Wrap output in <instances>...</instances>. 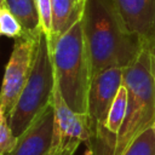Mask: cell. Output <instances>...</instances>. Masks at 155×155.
Returning a JSON list of instances; mask_svg holds the SVG:
<instances>
[{
    "instance_id": "6da1fadb",
    "label": "cell",
    "mask_w": 155,
    "mask_h": 155,
    "mask_svg": "<svg viewBox=\"0 0 155 155\" xmlns=\"http://www.w3.org/2000/svg\"><path fill=\"white\" fill-rule=\"evenodd\" d=\"M82 25L92 76L114 67L126 68L142 51V44L125 25L111 0H86Z\"/></svg>"
},
{
    "instance_id": "7a4b0ae2",
    "label": "cell",
    "mask_w": 155,
    "mask_h": 155,
    "mask_svg": "<svg viewBox=\"0 0 155 155\" xmlns=\"http://www.w3.org/2000/svg\"><path fill=\"white\" fill-rule=\"evenodd\" d=\"M127 88V113L115 137L113 155H124L127 148L155 122V50L143 46L132 64L124 69Z\"/></svg>"
},
{
    "instance_id": "3957f363",
    "label": "cell",
    "mask_w": 155,
    "mask_h": 155,
    "mask_svg": "<svg viewBox=\"0 0 155 155\" xmlns=\"http://www.w3.org/2000/svg\"><path fill=\"white\" fill-rule=\"evenodd\" d=\"M48 45L52 53L56 85L64 101L74 111L87 113L92 65L82 18Z\"/></svg>"
},
{
    "instance_id": "277c9868",
    "label": "cell",
    "mask_w": 155,
    "mask_h": 155,
    "mask_svg": "<svg viewBox=\"0 0 155 155\" xmlns=\"http://www.w3.org/2000/svg\"><path fill=\"white\" fill-rule=\"evenodd\" d=\"M54 86L52 53L47 36L41 31L29 79L13 109L7 115V122L16 137L21 136L33 120L52 103Z\"/></svg>"
},
{
    "instance_id": "5b68a950",
    "label": "cell",
    "mask_w": 155,
    "mask_h": 155,
    "mask_svg": "<svg viewBox=\"0 0 155 155\" xmlns=\"http://www.w3.org/2000/svg\"><path fill=\"white\" fill-rule=\"evenodd\" d=\"M41 31L39 34L24 31L23 35L15 39L0 88V108L6 116L13 109L29 79Z\"/></svg>"
},
{
    "instance_id": "8992f818",
    "label": "cell",
    "mask_w": 155,
    "mask_h": 155,
    "mask_svg": "<svg viewBox=\"0 0 155 155\" xmlns=\"http://www.w3.org/2000/svg\"><path fill=\"white\" fill-rule=\"evenodd\" d=\"M52 104L54 111L52 147H64L71 142L85 143L87 147L92 138L87 113L74 111L64 101L57 85L54 86Z\"/></svg>"
},
{
    "instance_id": "52a82bcc",
    "label": "cell",
    "mask_w": 155,
    "mask_h": 155,
    "mask_svg": "<svg viewBox=\"0 0 155 155\" xmlns=\"http://www.w3.org/2000/svg\"><path fill=\"white\" fill-rule=\"evenodd\" d=\"M126 28L142 46L155 50V0H111Z\"/></svg>"
},
{
    "instance_id": "ba28073f",
    "label": "cell",
    "mask_w": 155,
    "mask_h": 155,
    "mask_svg": "<svg viewBox=\"0 0 155 155\" xmlns=\"http://www.w3.org/2000/svg\"><path fill=\"white\" fill-rule=\"evenodd\" d=\"M54 128L53 104L50 103L17 137L15 149L6 155H46L52 148Z\"/></svg>"
},
{
    "instance_id": "9c48e42d",
    "label": "cell",
    "mask_w": 155,
    "mask_h": 155,
    "mask_svg": "<svg viewBox=\"0 0 155 155\" xmlns=\"http://www.w3.org/2000/svg\"><path fill=\"white\" fill-rule=\"evenodd\" d=\"M85 4L84 0H52V33L47 39L50 44L82 18Z\"/></svg>"
},
{
    "instance_id": "30bf717a",
    "label": "cell",
    "mask_w": 155,
    "mask_h": 155,
    "mask_svg": "<svg viewBox=\"0 0 155 155\" xmlns=\"http://www.w3.org/2000/svg\"><path fill=\"white\" fill-rule=\"evenodd\" d=\"M5 6L16 16L24 31L30 34L41 31L35 0H5Z\"/></svg>"
},
{
    "instance_id": "8fae6325",
    "label": "cell",
    "mask_w": 155,
    "mask_h": 155,
    "mask_svg": "<svg viewBox=\"0 0 155 155\" xmlns=\"http://www.w3.org/2000/svg\"><path fill=\"white\" fill-rule=\"evenodd\" d=\"M127 101H128L127 88L122 84L110 105V109H109L108 116H107V121H105V130L115 137L119 133V131L125 121L126 113H127Z\"/></svg>"
},
{
    "instance_id": "7c38bea8",
    "label": "cell",
    "mask_w": 155,
    "mask_h": 155,
    "mask_svg": "<svg viewBox=\"0 0 155 155\" xmlns=\"http://www.w3.org/2000/svg\"><path fill=\"white\" fill-rule=\"evenodd\" d=\"M124 155H155V131L153 127L144 131L127 148Z\"/></svg>"
},
{
    "instance_id": "4fadbf2b",
    "label": "cell",
    "mask_w": 155,
    "mask_h": 155,
    "mask_svg": "<svg viewBox=\"0 0 155 155\" xmlns=\"http://www.w3.org/2000/svg\"><path fill=\"white\" fill-rule=\"evenodd\" d=\"M24 34V28L16 16L6 7H0V36L19 38Z\"/></svg>"
},
{
    "instance_id": "5bb4252c",
    "label": "cell",
    "mask_w": 155,
    "mask_h": 155,
    "mask_svg": "<svg viewBox=\"0 0 155 155\" xmlns=\"http://www.w3.org/2000/svg\"><path fill=\"white\" fill-rule=\"evenodd\" d=\"M35 2L40 28L47 39H50L52 33V0H35Z\"/></svg>"
},
{
    "instance_id": "9a60e30c",
    "label": "cell",
    "mask_w": 155,
    "mask_h": 155,
    "mask_svg": "<svg viewBox=\"0 0 155 155\" xmlns=\"http://www.w3.org/2000/svg\"><path fill=\"white\" fill-rule=\"evenodd\" d=\"M17 144V137L13 134L7 117L0 121V155H6L11 153Z\"/></svg>"
},
{
    "instance_id": "2e32d148",
    "label": "cell",
    "mask_w": 155,
    "mask_h": 155,
    "mask_svg": "<svg viewBox=\"0 0 155 155\" xmlns=\"http://www.w3.org/2000/svg\"><path fill=\"white\" fill-rule=\"evenodd\" d=\"M80 144H81L80 142H71L64 147L56 145V147H52L46 155H75Z\"/></svg>"
},
{
    "instance_id": "e0dca14e",
    "label": "cell",
    "mask_w": 155,
    "mask_h": 155,
    "mask_svg": "<svg viewBox=\"0 0 155 155\" xmlns=\"http://www.w3.org/2000/svg\"><path fill=\"white\" fill-rule=\"evenodd\" d=\"M6 117H7V116H6V114H5V113H4V110L0 108V121H2V120H4V119H6Z\"/></svg>"
},
{
    "instance_id": "ac0fdd59",
    "label": "cell",
    "mask_w": 155,
    "mask_h": 155,
    "mask_svg": "<svg viewBox=\"0 0 155 155\" xmlns=\"http://www.w3.org/2000/svg\"><path fill=\"white\" fill-rule=\"evenodd\" d=\"M5 6V0H0V7Z\"/></svg>"
},
{
    "instance_id": "d6986e66",
    "label": "cell",
    "mask_w": 155,
    "mask_h": 155,
    "mask_svg": "<svg viewBox=\"0 0 155 155\" xmlns=\"http://www.w3.org/2000/svg\"><path fill=\"white\" fill-rule=\"evenodd\" d=\"M153 128H154V131H155V122H154V126H153Z\"/></svg>"
},
{
    "instance_id": "ffe728a7",
    "label": "cell",
    "mask_w": 155,
    "mask_h": 155,
    "mask_svg": "<svg viewBox=\"0 0 155 155\" xmlns=\"http://www.w3.org/2000/svg\"><path fill=\"white\" fill-rule=\"evenodd\" d=\"M84 1H86V0H84Z\"/></svg>"
}]
</instances>
